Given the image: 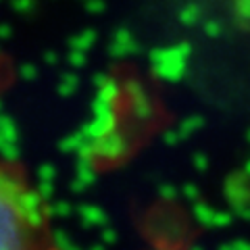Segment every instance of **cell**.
<instances>
[{
	"instance_id": "cell-1",
	"label": "cell",
	"mask_w": 250,
	"mask_h": 250,
	"mask_svg": "<svg viewBox=\"0 0 250 250\" xmlns=\"http://www.w3.org/2000/svg\"><path fill=\"white\" fill-rule=\"evenodd\" d=\"M0 250H65L44 194L6 154H0Z\"/></svg>"
},
{
	"instance_id": "cell-2",
	"label": "cell",
	"mask_w": 250,
	"mask_h": 250,
	"mask_svg": "<svg viewBox=\"0 0 250 250\" xmlns=\"http://www.w3.org/2000/svg\"><path fill=\"white\" fill-rule=\"evenodd\" d=\"M229 4L240 17L250 19V0H229Z\"/></svg>"
}]
</instances>
